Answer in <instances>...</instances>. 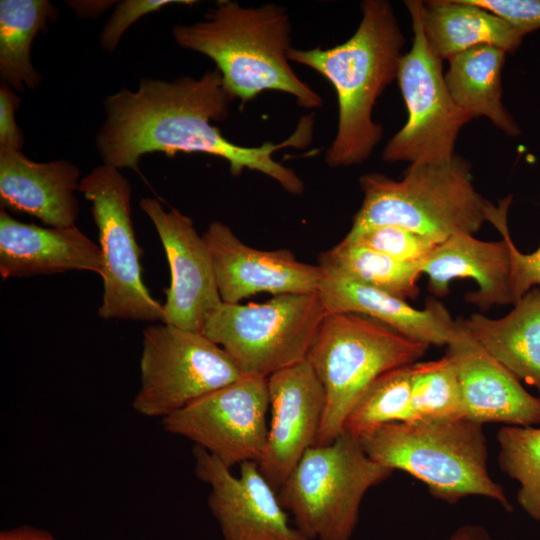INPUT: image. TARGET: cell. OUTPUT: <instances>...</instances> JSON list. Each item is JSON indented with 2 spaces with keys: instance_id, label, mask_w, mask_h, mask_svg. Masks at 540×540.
<instances>
[{
  "instance_id": "cell-1",
  "label": "cell",
  "mask_w": 540,
  "mask_h": 540,
  "mask_svg": "<svg viewBox=\"0 0 540 540\" xmlns=\"http://www.w3.org/2000/svg\"><path fill=\"white\" fill-rule=\"evenodd\" d=\"M233 101L224 88L218 69L199 79L183 76L173 81L143 78L135 91L122 88L104 100L106 118L96 137L103 164L130 168L140 174L142 156L163 152L205 153L229 163L232 175L245 169L261 172L287 192L304 190L294 170L273 159L286 147L303 148L311 142L313 120L302 117L295 132L285 141L244 147L225 138L212 122L228 117Z\"/></svg>"
},
{
  "instance_id": "cell-2",
  "label": "cell",
  "mask_w": 540,
  "mask_h": 540,
  "mask_svg": "<svg viewBox=\"0 0 540 540\" xmlns=\"http://www.w3.org/2000/svg\"><path fill=\"white\" fill-rule=\"evenodd\" d=\"M355 33L332 48L301 50L291 47L289 60L323 75L338 99V128L326 153L330 167L359 165L372 154L383 127L372 119L377 99L397 78L405 43L392 5L366 0Z\"/></svg>"
},
{
  "instance_id": "cell-3",
  "label": "cell",
  "mask_w": 540,
  "mask_h": 540,
  "mask_svg": "<svg viewBox=\"0 0 540 540\" xmlns=\"http://www.w3.org/2000/svg\"><path fill=\"white\" fill-rule=\"evenodd\" d=\"M291 25L284 7L267 3L243 7L218 1L203 20L172 29L177 44L216 64L227 93L242 105L266 90L295 97L299 106H322L321 96L289 64Z\"/></svg>"
},
{
  "instance_id": "cell-4",
  "label": "cell",
  "mask_w": 540,
  "mask_h": 540,
  "mask_svg": "<svg viewBox=\"0 0 540 540\" xmlns=\"http://www.w3.org/2000/svg\"><path fill=\"white\" fill-rule=\"evenodd\" d=\"M356 436L373 461L410 474L441 501L455 504L482 496L513 510L503 487L489 474L482 424L466 418L412 420L373 426Z\"/></svg>"
},
{
  "instance_id": "cell-5",
  "label": "cell",
  "mask_w": 540,
  "mask_h": 540,
  "mask_svg": "<svg viewBox=\"0 0 540 540\" xmlns=\"http://www.w3.org/2000/svg\"><path fill=\"white\" fill-rule=\"evenodd\" d=\"M359 184L364 197L347 234L393 225L440 244L456 234L477 233L493 207L476 191L470 163L457 155L409 165L400 180L367 173Z\"/></svg>"
},
{
  "instance_id": "cell-6",
  "label": "cell",
  "mask_w": 540,
  "mask_h": 540,
  "mask_svg": "<svg viewBox=\"0 0 540 540\" xmlns=\"http://www.w3.org/2000/svg\"><path fill=\"white\" fill-rule=\"evenodd\" d=\"M428 348L374 318L327 312L306 357L326 395L313 446L328 445L343 432L351 407L377 377L415 363Z\"/></svg>"
},
{
  "instance_id": "cell-7",
  "label": "cell",
  "mask_w": 540,
  "mask_h": 540,
  "mask_svg": "<svg viewBox=\"0 0 540 540\" xmlns=\"http://www.w3.org/2000/svg\"><path fill=\"white\" fill-rule=\"evenodd\" d=\"M392 474L365 453L355 434L343 431L328 445L311 446L277 494L310 540H351L365 494Z\"/></svg>"
},
{
  "instance_id": "cell-8",
  "label": "cell",
  "mask_w": 540,
  "mask_h": 540,
  "mask_svg": "<svg viewBox=\"0 0 540 540\" xmlns=\"http://www.w3.org/2000/svg\"><path fill=\"white\" fill-rule=\"evenodd\" d=\"M326 313L318 292L280 294L259 304L222 302L208 314L201 333L243 375L268 378L306 359Z\"/></svg>"
},
{
  "instance_id": "cell-9",
  "label": "cell",
  "mask_w": 540,
  "mask_h": 540,
  "mask_svg": "<svg viewBox=\"0 0 540 540\" xmlns=\"http://www.w3.org/2000/svg\"><path fill=\"white\" fill-rule=\"evenodd\" d=\"M91 204L102 255V319L162 321L163 304L142 278V250L131 217L132 187L119 169L102 164L80 180L79 190Z\"/></svg>"
},
{
  "instance_id": "cell-10",
  "label": "cell",
  "mask_w": 540,
  "mask_h": 540,
  "mask_svg": "<svg viewBox=\"0 0 540 540\" xmlns=\"http://www.w3.org/2000/svg\"><path fill=\"white\" fill-rule=\"evenodd\" d=\"M421 1H405L413 30L411 49L403 54L397 79L408 111L405 125L387 142L386 162L410 165L441 163L455 156L460 130L472 118L452 99L445 83L443 60L426 39Z\"/></svg>"
},
{
  "instance_id": "cell-11",
  "label": "cell",
  "mask_w": 540,
  "mask_h": 540,
  "mask_svg": "<svg viewBox=\"0 0 540 540\" xmlns=\"http://www.w3.org/2000/svg\"><path fill=\"white\" fill-rule=\"evenodd\" d=\"M139 368L132 407L140 415L161 419L243 375L202 333L162 322L143 331Z\"/></svg>"
},
{
  "instance_id": "cell-12",
  "label": "cell",
  "mask_w": 540,
  "mask_h": 540,
  "mask_svg": "<svg viewBox=\"0 0 540 540\" xmlns=\"http://www.w3.org/2000/svg\"><path fill=\"white\" fill-rule=\"evenodd\" d=\"M268 410L267 378L242 375L161 421L164 431L190 440L231 468L262 457Z\"/></svg>"
},
{
  "instance_id": "cell-13",
  "label": "cell",
  "mask_w": 540,
  "mask_h": 540,
  "mask_svg": "<svg viewBox=\"0 0 540 540\" xmlns=\"http://www.w3.org/2000/svg\"><path fill=\"white\" fill-rule=\"evenodd\" d=\"M197 478L209 488L207 505L223 540H310L289 521L277 491L258 462L240 464V475L201 447L192 449Z\"/></svg>"
},
{
  "instance_id": "cell-14",
  "label": "cell",
  "mask_w": 540,
  "mask_h": 540,
  "mask_svg": "<svg viewBox=\"0 0 540 540\" xmlns=\"http://www.w3.org/2000/svg\"><path fill=\"white\" fill-rule=\"evenodd\" d=\"M139 205L155 227L170 270L161 322L201 333L208 314L222 303L205 240L179 210H165L149 197Z\"/></svg>"
},
{
  "instance_id": "cell-15",
  "label": "cell",
  "mask_w": 540,
  "mask_h": 540,
  "mask_svg": "<svg viewBox=\"0 0 540 540\" xmlns=\"http://www.w3.org/2000/svg\"><path fill=\"white\" fill-rule=\"evenodd\" d=\"M511 197L493 205L488 222L500 232L499 241H482L469 234L450 236L436 245L420 263L421 274L428 277L429 290L442 297L449 293L454 279H473L478 289L465 295V301L482 311L495 305H515L519 301L514 280L515 244L507 225Z\"/></svg>"
},
{
  "instance_id": "cell-16",
  "label": "cell",
  "mask_w": 540,
  "mask_h": 540,
  "mask_svg": "<svg viewBox=\"0 0 540 540\" xmlns=\"http://www.w3.org/2000/svg\"><path fill=\"white\" fill-rule=\"evenodd\" d=\"M267 381L271 419L258 466L278 492L304 453L314 445L326 395L306 359L275 372Z\"/></svg>"
},
{
  "instance_id": "cell-17",
  "label": "cell",
  "mask_w": 540,
  "mask_h": 540,
  "mask_svg": "<svg viewBox=\"0 0 540 540\" xmlns=\"http://www.w3.org/2000/svg\"><path fill=\"white\" fill-rule=\"evenodd\" d=\"M209 249L222 302L249 296L317 292L323 270L288 250H259L243 243L226 224L213 221L202 235Z\"/></svg>"
},
{
  "instance_id": "cell-18",
  "label": "cell",
  "mask_w": 540,
  "mask_h": 540,
  "mask_svg": "<svg viewBox=\"0 0 540 540\" xmlns=\"http://www.w3.org/2000/svg\"><path fill=\"white\" fill-rule=\"evenodd\" d=\"M458 329L445 355L456 369L466 418L482 425H540V398L526 391L519 379Z\"/></svg>"
},
{
  "instance_id": "cell-19",
  "label": "cell",
  "mask_w": 540,
  "mask_h": 540,
  "mask_svg": "<svg viewBox=\"0 0 540 540\" xmlns=\"http://www.w3.org/2000/svg\"><path fill=\"white\" fill-rule=\"evenodd\" d=\"M99 244L76 225L41 227L0 211V274L3 279L25 278L68 271L101 274Z\"/></svg>"
},
{
  "instance_id": "cell-20",
  "label": "cell",
  "mask_w": 540,
  "mask_h": 540,
  "mask_svg": "<svg viewBox=\"0 0 540 540\" xmlns=\"http://www.w3.org/2000/svg\"><path fill=\"white\" fill-rule=\"evenodd\" d=\"M79 176L70 161L35 162L19 150L0 149L1 207L36 217L48 227L74 226Z\"/></svg>"
},
{
  "instance_id": "cell-21",
  "label": "cell",
  "mask_w": 540,
  "mask_h": 540,
  "mask_svg": "<svg viewBox=\"0 0 540 540\" xmlns=\"http://www.w3.org/2000/svg\"><path fill=\"white\" fill-rule=\"evenodd\" d=\"M317 292L329 313L365 315L429 346H447L458 333L456 320L435 299L417 309L386 291L324 271Z\"/></svg>"
},
{
  "instance_id": "cell-22",
  "label": "cell",
  "mask_w": 540,
  "mask_h": 540,
  "mask_svg": "<svg viewBox=\"0 0 540 540\" xmlns=\"http://www.w3.org/2000/svg\"><path fill=\"white\" fill-rule=\"evenodd\" d=\"M456 323L517 379L540 393V288H531L501 318L475 313Z\"/></svg>"
},
{
  "instance_id": "cell-23",
  "label": "cell",
  "mask_w": 540,
  "mask_h": 540,
  "mask_svg": "<svg viewBox=\"0 0 540 540\" xmlns=\"http://www.w3.org/2000/svg\"><path fill=\"white\" fill-rule=\"evenodd\" d=\"M420 17L429 46L442 60L480 45L514 52L525 36L470 0L421 1Z\"/></svg>"
},
{
  "instance_id": "cell-24",
  "label": "cell",
  "mask_w": 540,
  "mask_h": 540,
  "mask_svg": "<svg viewBox=\"0 0 540 540\" xmlns=\"http://www.w3.org/2000/svg\"><path fill=\"white\" fill-rule=\"evenodd\" d=\"M506 52L480 45L448 59L445 83L454 102L471 118L485 117L509 136L521 129L502 103L501 74Z\"/></svg>"
},
{
  "instance_id": "cell-25",
  "label": "cell",
  "mask_w": 540,
  "mask_h": 540,
  "mask_svg": "<svg viewBox=\"0 0 540 540\" xmlns=\"http://www.w3.org/2000/svg\"><path fill=\"white\" fill-rule=\"evenodd\" d=\"M56 8L47 0L0 1V76L15 90L35 89L41 75L33 67L30 50L47 22L55 19Z\"/></svg>"
},
{
  "instance_id": "cell-26",
  "label": "cell",
  "mask_w": 540,
  "mask_h": 540,
  "mask_svg": "<svg viewBox=\"0 0 540 540\" xmlns=\"http://www.w3.org/2000/svg\"><path fill=\"white\" fill-rule=\"evenodd\" d=\"M319 266L326 273L378 288L405 301L419 294L420 263L401 262L356 243L342 240L320 255Z\"/></svg>"
},
{
  "instance_id": "cell-27",
  "label": "cell",
  "mask_w": 540,
  "mask_h": 540,
  "mask_svg": "<svg viewBox=\"0 0 540 540\" xmlns=\"http://www.w3.org/2000/svg\"><path fill=\"white\" fill-rule=\"evenodd\" d=\"M411 365L398 367L377 377L348 412L343 431L353 434L373 426L412 421Z\"/></svg>"
},
{
  "instance_id": "cell-28",
  "label": "cell",
  "mask_w": 540,
  "mask_h": 540,
  "mask_svg": "<svg viewBox=\"0 0 540 540\" xmlns=\"http://www.w3.org/2000/svg\"><path fill=\"white\" fill-rule=\"evenodd\" d=\"M497 441L499 467L519 486L518 505L540 524V428L503 426Z\"/></svg>"
},
{
  "instance_id": "cell-29",
  "label": "cell",
  "mask_w": 540,
  "mask_h": 540,
  "mask_svg": "<svg viewBox=\"0 0 540 540\" xmlns=\"http://www.w3.org/2000/svg\"><path fill=\"white\" fill-rule=\"evenodd\" d=\"M411 402L413 420L466 418L458 375L449 357L411 364Z\"/></svg>"
},
{
  "instance_id": "cell-30",
  "label": "cell",
  "mask_w": 540,
  "mask_h": 540,
  "mask_svg": "<svg viewBox=\"0 0 540 540\" xmlns=\"http://www.w3.org/2000/svg\"><path fill=\"white\" fill-rule=\"evenodd\" d=\"M343 240L409 263H421L439 244L426 236L393 225L378 226L356 234H347Z\"/></svg>"
},
{
  "instance_id": "cell-31",
  "label": "cell",
  "mask_w": 540,
  "mask_h": 540,
  "mask_svg": "<svg viewBox=\"0 0 540 540\" xmlns=\"http://www.w3.org/2000/svg\"><path fill=\"white\" fill-rule=\"evenodd\" d=\"M191 5L190 0H124L117 2L116 8L104 25L100 35V46L113 52L126 30L144 15L153 13L171 4Z\"/></svg>"
},
{
  "instance_id": "cell-32",
  "label": "cell",
  "mask_w": 540,
  "mask_h": 540,
  "mask_svg": "<svg viewBox=\"0 0 540 540\" xmlns=\"http://www.w3.org/2000/svg\"><path fill=\"white\" fill-rule=\"evenodd\" d=\"M504 19L525 35L540 29V0H470Z\"/></svg>"
},
{
  "instance_id": "cell-33",
  "label": "cell",
  "mask_w": 540,
  "mask_h": 540,
  "mask_svg": "<svg viewBox=\"0 0 540 540\" xmlns=\"http://www.w3.org/2000/svg\"><path fill=\"white\" fill-rule=\"evenodd\" d=\"M21 99L10 86H0V149L21 151L24 137L15 120V112Z\"/></svg>"
},
{
  "instance_id": "cell-34",
  "label": "cell",
  "mask_w": 540,
  "mask_h": 540,
  "mask_svg": "<svg viewBox=\"0 0 540 540\" xmlns=\"http://www.w3.org/2000/svg\"><path fill=\"white\" fill-rule=\"evenodd\" d=\"M514 280L519 300L535 285L540 286V246L532 253L513 248Z\"/></svg>"
},
{
  "instance_id": "cell-35",
  "label": "cell",
  "mask_w": 540,
  "mask_h": 540,
  "mask_svg": "<svg viewBox=\"0 0 540 540\" xmlns=\"http://www.w3.org/2000/svg\"><path fill=\"white\" fill-rule=\"evenodd\" d=\"M0 540H58L46 529L32 525H20L0 532Z\"/></svg>"
},
{
  "instance_id": "cell-36",
  "label": "cell",
  "mask_w": 540,
  "mask_h": 540,
  "mask_svg": "<svg viewBox=\"0 0 540 540\" xmlns=\"http://www.w3.org/2000/svg\"><path fill=\"white\" fill-rule=\"evenodd\" d=\"M445 540H493L489 531L479 524H465L454 530Z\"/></svg>"
},
{
  "instance_id": "cell-37",
  "label": "cell",
  "mask_w": 540,
  "mask_h": 540,
  "mask_svg": "<svg viewBox=\"0 0 540 540\" xmlns=\"http://www.w3.org/2000/svg\"><path fill=\"white\" fill-rule=\"evenodd\" d=\"M115 1H69L72 7L81 17H93L101 14Z\"/></svg>"
}]
</instances>
